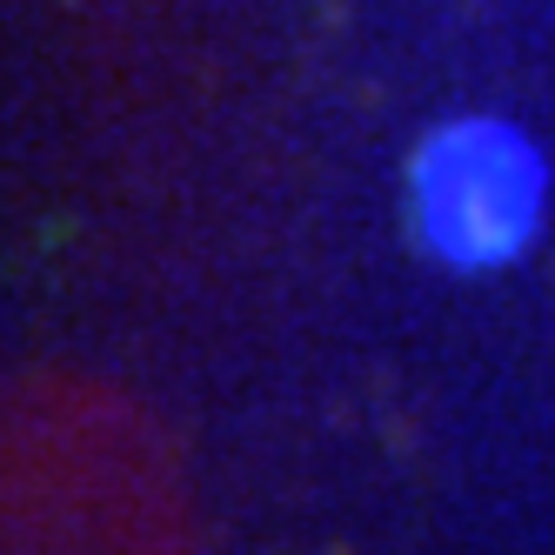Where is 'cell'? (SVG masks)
<instances>
[{"mask_svg":"<svg viewBox=\"0 0 555 555\" xmlns=\"http://www.w3.org/2000/svg\"><path fill=\"white\" fill-rule=\"evenodd\" d=\"M422 228L449 261H502L529 242L542 168L508 128H455L422 154Z\"/></svg>","mask_w":555,"mask_h":555,"instance_id":"1","label":"cell"}]
</instances>
